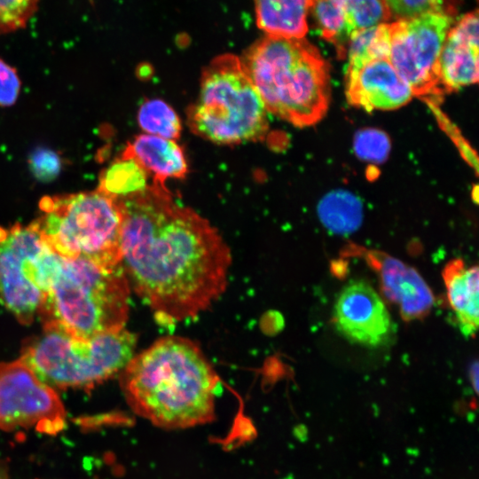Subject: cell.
Returning a JSON list of instances; mask_svg holds the SVG:
<instances>
[{
    "label": "cell",
    "mask_w": 479,
    "mask_h": 479,
    "mask_svg": "<svg viewBox=\"0 0 479 479\" xmlns=\"http://www.w3.org/2000/svg\"><path fill=\"white\" fill-rule=\"evenodd\" d=\"M40 0H0V35L25 27Z\"/></svg>",
    "instance_id": "obj_23"
},
{
    "label": "cell",
    "mask_w": 479,
    "mask_h": 479,
    "mask_svg": "<svg viewBox=\"0 0 479 479\" xmlns=\"http://www.w3.org/2000/svg\"><path fill=\"white\" fill-rule=\"evenodd\" d=\"M348 102L367 112L393 110L408 103L413 92L389 59H379L345 76Z\"/></svg>",
    "instance_id": "obj_13"
},
{
    "label": "cell",
    "mask_w": 479,
    "mask_h": 479,
    "mask_svg": "<svg viewBox=\"0 0 479 479\" xmlns=\"http://www.w3.org/2000/svg\"><path fill=\"white\" fill-rule=\"evenodd\" d=\"M368 264L378 273L382 294L397 304L404 320L421 319L428 315L435 298L429 287L412 266L383 252L361 249Z\"/></svg>",
    "instance_id": "obj_12"
},
{
    "label": "cell",
    "mask_w": 479,
    "mask_h": 479,
    "mask_svg": "<svg viewBox=\"0 0 479 479\" xmlns=\"http://www.w3.org/2000/svg\"><path fill=\"white\" fill-rule=\"evenodd\" d=\"M478 276L477 265L467 267L459 258L450 261L443 271L449 302L456 313L459 329L466 337H474L478 328Z\"/></svg>",
    "instance_id": "obj_17"
},
{
    "label": "cell",
    "mask_w": 479,
    "mask_h": 479,
    "mask_svg": "<svg viewBox=\"0 0 479 479\" xmlns=\"http://www.w3.org/2000/svg\"><path fill=\"white\" fill-rule=\"evenodd\" d=\"M315 0H254L257 27L266 35L304 38Z\"/></svg>",
    "instance_id": "obj_18"
},
{
    "label": "cell",
    "mask_w": 479,
    "mask_h": 479,
    "mask_svg": "<svg viewBox=\"0 0 479 479\" xmlns=\"http://www.w3.org/2000/svg\"><path fill=\"white\" fill-rule=\"evenodd\" d=\"M312 9L321 35L338 46L392 17L384 0H315Z\"/></svg>",
    "instance_id": "obj_14"
},
{
    "label": "cell",
    "mask_w": 479,
    "mask_h": 479,
    "mask_svg": "<svg viewBox=\"0 0 479 479\" xmlns=\"http://www.w3.org/2000/svg\"><path fill=\"white\" fill-rule=\"evenodd\" d=\"M122 154L134 158L153 175V182L161 185H166L168 178H185L188 171L185 153L175 140L140 134Z\"/></svg>",
    "instance_id": "obj_16"
},
{
    "label": "cell",
    "mask_w": 479,
    "mask_h": 479,
    "mask_svg": "<svg viewBox=\"0 0 479 479\" xmlns=\"http://www.w3.org/2000/svg\"><path fill=\"white\" fill-rule=\"evenodd\" d=\"M334 323L349 342L371 348L386 344L393 330L384 302L363 280L350 281L342 288L334 305Z\"/></svg>",
    "instance_id": "obj_11"
},
{
    "label": "cell",
    "mask_w": 479,
    "mask_h": 479,
    "mask_svg": "<svg viewBox=\"0 0 479 479\" xmlns=\"http://www.w3.org/2000/svg\"><path fill=\"white\" fill-rule=\"evenodd\" d=\"M130 293L121 265L108 268L83 258H62L38 316L43 323L54 322L90 338L125 327Z\"/></svg>",
    "instance_id": "obj_4"
},
{
    "label": "cell",
    "mask_w": 479,
    "mask_h": 479,
    "mask_svg": "<svg viewBox=\"0 0 479 479\" xmlns=\"http://www.w3.org/2000/svg\"><path fill=\"white\" fill-rule=\"evenodd\" d=\"M20 90V80L17 70L0 59V106H12Z\"/></svg>",
    "instance_id": "obj_27"
},
{
    "label": "cell",
    "mask_w": 479,
    "mask_h": 479,
    "mask_svg": "<svg viewBox=\"0 0 479 479\" xmlns=\"http://www.w3.org/2000/svg\"><path fill=\"white\" fill-rule=\"evenodd\" d=\"M391 41L390 23H381L356 33L349 41L345 76L379 59H389Z\"/></svg>",
    "instance_id": "obj_20"
},
{
    "label": "cell",
    "mask_w": 479,
    "mask_h": 479,
    "mask_svg": "<svg viewBox=\"0 0 479 479\" xmlns=\"http://www.w3.org/2000/svg\"><path fill=\"white\" fill-rule=\"evenodd\" d=\"M470 380L472 381L473 387L477 392L478 388V363L475 361L472 363L469 368Z\"/></svg>",
    "instance_id": "obj_29"
},
{
    "label": "cell",
    "mask_w": 479,
    "mask_h": 479,
    "mask_svg": "<svg viewBox=\"0 0 479 479\" xmlns=\"http://www.w3.org/2000/svg\"><path fill=\"white\" fill-rule=\"evenodd\" d=\"M392 16L398 20L412 18L427 12H440L452 16L454 0H384Z\"/></svg>",
    "instance_id": "obj_24"
},
{
    "label": "cell",
    "mask_w": 479,
    "mask_h": 479,
    "mask_svg": "<svg viewBox=\"0 0 479 479\" xmlns=\"http://www.w3.org/2000/svg\"><path fill=\"white\" fill-rule=\"evenodd\" d=\"M35 220L47 245L64 259L83 258L102 267L121 265L122 209L98 190L45 196Z\"/></svg>",
    "instance_id": "obj_7"
},
{
    "label": "cell",
    "mask_w": 479,
    "mask_h": 479,
    "mask_svg": "<svg viewBox=\"0 0 479 479\" xmlns=\"http://www.w3.org/2000/svg\"><path fill=\"white\" fill-rule=\"evenodd\" d=\"M388 136L379 130L366 129L357 133L354 149L357 155L365 161L381 162L389 152Z\"/></svg>",
    "instance_id": "obj_25"
},
{
    "label": "cell",
    "mask_w": 479,
    "mask_h": 479,
    "mask_svg": "<svg viewBox=\"0 0 479 479\" xmlns=\"http://www.w3.org/2000/svg\"><path fill=\"white\" fill-rule=\"evenodd\" d=\"M43 325L20 359L52 389H90L120 373L136 354L137 337L125 327L84 338L54 322Z\"/></svg>",
    "instance_id": "obj_5"
},
{
    "label": "cell",
    "mask_w": 479,
    "mask_h": 479,
    "mask_svg": "<svg viewBox=\"0 0 479 479\" xmlns=\"http://www.w3.org/2000/svg\"><path fill=\"white\" fill-rule=\"evenodd\" d=\"M119 200L121 266L130 290L165 324L209 309L227 287L232 260L218 231L154 182Z\"/></svg>",
    "instance_id": "obj_1"
},
{
    "label": "cell",
    "mask_w": 479,
    "mask_h": 479,
    "mask_svg": "<svg viewBox=\"0 0 479 479\" xmlns=\"http://www.w3.org/2000/svg\"><path fill=\"white\" fill-rule=\"evenodd\" d=\"M318 214L324 226L337 234H349L358 229L363 219L360 200L346 191H334L319 202Z\"/></svg>",
    "instance_id": "obj_21"
},
{
    "label": "cell",
    "mask_w": 479,
    "mask_h": 479,
    "mask_svg": "<svg viewBox=\"0 0 479 479\" xmlns=\"http://www.w3.org/2000/svg\"><path fill=\"white\" fill-rule=\"evenodd\" d=\"M240 61L268 112L299 127L315 124L326 114L328 67L304 38L266 35Z\"/></svg>",
    "instance_id": "obj_3"
},
{
    "label": "cell",
    "mask_w": 479,
    "mask_h": 479,
    "mask_svg": "<svg viewBox=\"0 0 479 479\" xmlns=\"http://www.w3.org/2000/svg\"><path fill=\"white\" fill-rule=\"evenodd\" d=\"M66 424L57 392L20 358L0 364V429L33 428L55 435Z\"/></svg>",
    "instance_id": "obj_10"
},
{
    "label": "cell",
    "mask_w": 479,
    "mask_h": 479,
    "mask_svg": "<svg viewBox=\"0 0 479 479\" xmlns=\"http://www.w3.org/2000/svg\"><path fill=\"white\" fill-rule=\"evenodd\" d=\"M0 479H8L4 466L0 462Z\"/></svg>",
    "instance_id": "obj_30"
},
{
    "label": "cell",
    "mask_w": 479,
    "mask_h": 479,
    "mask_svg": "<svg viewBox=\"0 0 479 479\" xmlns=\"http://www.w3.org/2000/svg\"><path fill=\"white\" fill-rule=\"evenodd\" d=\"M430 106L434 110L436 117L439 120L440 124H443L445 131H447L451 138L454 139L456 145H458L459 152L463 154L465 160L472 165L476 170L477 169V158L475 153L471 149L470 145L466 142V140L459 135L457 131V128L451 123V122L443 114V113L438 109L436 103H429Z\"/></svg>",
    "instance_id": "obj_28"
},
{
    "label": "cell",
    "mask_w": 479,
    "mask_h": 479,
    "mask_svg": "<svg viewBox=\"0 0 479 479\" xmlns=\"http://www.w3.org/2000/svg\"><path fill=\"white\" fill-rule=\"evenodd\" d=\"M149 173L134 158L121 155L113 161L99 176L97 190L117 200L145 191Z\"/></svg>",
    "instance_id": "obj_19"
},
{
    "label": "cell",
    "mask_w": 479,
    "mask_h": 479,
    "mask_svg": "<svg viewBox=\"0 0 479 479\" xmlns=\"http://www.w3.org/2000/svg\"><path fill=\"white\" fill-rule=\"evenodd\" d=\"M61 261L35 221L0 226V298L20 323L38 316Z\"/></svg>",
    "instance_id": "obj_8"
},
{
    "label": "cell",
    "mask_w": 479,
    "mask_h": 479,
    "mask_svg": "<svg viewBox=\"0 0 479 479\" xmlns=\"http://www.w3.org/2000/svg\"><path fill=\"white\" fill-rule=\"evenodd\" d=\"M219 382L200 345L177 335L156 340L120 373L121 387L134 412L169 429L213 421Z\"/></svg>",
    "instance_id": "obj_2"
},
{
    "label": "cell",
    "mask_w": 479,
    "mask_h": 479,
    "mask_svg": "<svg viewBox=\"0 0 479 479\" xmlns=\"http://www.w3.org/2000/svg\"><path fill=\"white\" fill-rule=\"evenodd\" d=\"M478 14L464 15L447 33L439 60L441 88L457 90L478 81Z\"/></svg>",
    "instance_id": "obj_15"
},
{
    "label": "cell",
    "mask_w": 479,
    "mask_h": 479,
    "mask_svg": "<svg viewBox=\"0 0 479 479\" xmlns=\"http://www.w3.org/2000/svg\"><path fill=\"white\" fill-rule=\"evenodd\" d=\"M137 122L145 134L162 138L176 141L182 131L177 114L168 103L159 98L148 99L140 106Z\"/></svg>",
    "instance_id": "obj_22"
},
{
    "label": "cell",
    "mask_w": 479,
    "mask_h": 479,
    "mask_svg": "<svg viewBox=\"0 0 479 479\" xmlns=\"http://www.w3.org/2000/svg\"><path fill=\"white\" fill-rule=\"evenodd\" d=\"M452 16L427 12L390 23L389 60L410 85L413 95L437 103L444 94L439 82L438 60Z\"/></svg>",
    "instance_id": "obj_9"
},
{
    "label": "cell",
    "mask_w": 479,
    "mask_h": 479,
    "mask_svg": "<svg viewBox=\"0 0 479 479\" xmlns=\"http://www.w3.org/2000/svg\"><path fill=\"white\" fill-rule=\"evenodd\" d=\"M267 112L240 59L227 53L204 68L187 124L204 139L233 145L263 138L269 128Z\"/></svg>",
    "instance_id": "obj_6"
},
{
    "label": "cell",
    "mask_w": 479,
    "mask_h": 479,
    "mask_svg": "<svg viewBox=\"0 0 479 479\" xmlns=\"http://www.w3.org/2000/svg\"><path fill=\"white\" fill-rule=\"evenodd\" d=\"M28 167L34 177L43 183L55 180L62 169V159L52 149L39 146L28 157Z\"/></svg>",
    "instance_id": "obj_26"
}]
</instances>
